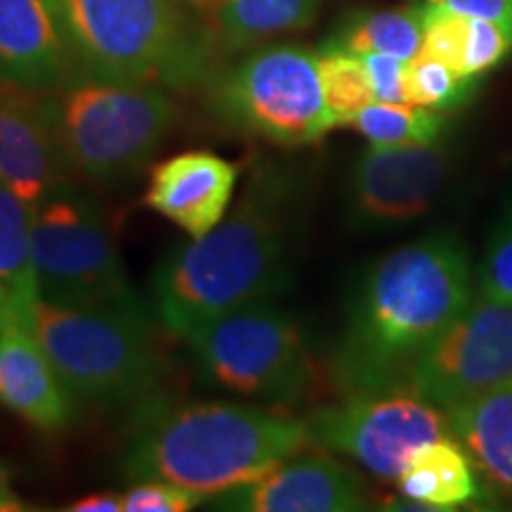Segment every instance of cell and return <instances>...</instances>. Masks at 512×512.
Here are the masks:
<instances>
[{"instance_id":"44dd1931","label":"cell","mask_w":512,"mask_h":512,"mask_svg":"<svg viewBox=\"0 0 512 512\" xmlns=\"http://www.w3.org/2000/svg\"><path fill=\"white\" fill-rule=\"evenodd\" d=\"M209 8L221 46L242 50L311 27L320 0H214Z\"/></svg>"},{"instance_id":"5bb4252c","label":"cell","mask_w":512,"mask_h":512,"mask_svg":"<svg viewBox=\"0 0 512 512\" xmlns=\"http://www.w3.org/2000/svg\"><path fill=\"white\" fill-rule=\"evenodd\" d=\"M69 176L41 91L0 79V181L34 209Z\"/></svg>"},{"instance_id":"8fae6325","label":"cell","mask_w":512,"mask_h":512,"mask_svg":"<svg viewBox=\"0 0 512 512\" xmlns=\"http://www.w3.org/2000/svg\"><path fill=\"white\" fill-rule=\"evenodd\" d=\"M510 380L512 304L479 292L415 358L406 384L448 411Z\"/></svg>"},{"instance_id":"52a82bcc","label":"cell","mask_w":512,"mask_h":512,"mask_svg":"<svg viewBox=\"0 0 512 512\" xmlns=\"http://www.w3.org/2000/svg\"><path fill=\"white\" fill-rule=\"evenodd\" d=\"M22 328L36 337L79 403L114 408L155 399L164 363L152 320L69 309L38 297Z\"/></svg>"},{"instance_id":"d6986e66","label":"cell","mask_w":512,"mask_h":512,"mask_svg":"<svg viewBox=\"0 0 512 512\" xmlns=\"http://www.w3.org/2000/svg\"><path fill=\"white\" fill-rule=\"evenodd\" d=\"M396 484L418 510H453L482 496L477 467L453 437L420 446Z\"/></svg>"},{"instance_id":"4316f807","label":"cell","mask_w":512,"mask_h":512,"mask_svg":"<svg viewBox=\"0 0 512 512\" xmlns=\"http://www.w3.org/2000/svg\"><path fill=\"white\" fill-rule=\"evenodd\" d=\"M512 50V36L503 27L489 19L467 17L465 19V46L460 74L479 76L496 67Z\"/></svg>"},{"instance_id":"83f0119b","label":"cell","mask_w":512,"mask_h":512,"mask_svg":"<svg viewBox=\"0 0 512 512\" xmlns=\"http://www.w3.org/2000/svg\"><path fill=\"white\" fill-rule=\"evenodd\" d=\"M202 503L207 498L162 479L131 482L124 494V512H188Z\"/></svg>"},{"instance_id":"f546056e","label":"cell","mask_w":512,"mask_h":512,"mask_svg":"<svg viewBox=\"0 0 512 512\" xmlns=\"http://www.w3.org/2000/svg\"><path fill=\"white\" fill-rule=\"evenodd\" d=\"M422 5L453 15L489 19L512 36V0H422Z\"/></svg>"},{"instance_id":"5b68a950","label":"cell","mask_w":512,"mask_h":512,"mask_svg":"<svg viewBox=\"0 0 512 512\" xmlns=\"http://www.w3.org/2000/svg\"><path fill=\"white\" fill-rule=\"evenodd\" d=\"M41 100L69 171L100 183L140 174L178 124L164 88L86 72L41 91Z\"/></svg>"},{"instance_id":"4dcf8cb0","label":"cell","mask_w":512,"mask_h":512,"mask_svg":"<svg viewBox=\"0 0 512 512\" xmlns=\"http://www.w3.org/2000/svg\"><path fill=\"white\" fill-rule=\"evenodd\" d=\"M72 512H124V494H91L69 503Z\"/></svg>"},{"instance_id":"6da1fadb","label":"cell","mask_w":512,"mask_h":512,"mask_svg":"<svg viewBox=\"0 0 512 512\" xmlns=\"http://www.w3.org/2000/svg\"><path fill=\"white\" fill-rule=\"evenodd\" d=\"M294 183L254 166L242 195L214 230L174 249L152 278V311L171 335L238 309L271 302L292 275Z\"/></svg>"},{"instance_id":"7c38bea8","label":"cell","mask_w":512,"mask_h":512,"mask_svg":"<svg viewBox=\"0 0 512 512\" xmlns=\"http://www.w3.org/2000/svg\"><path fill=\"white\" fill-rule=\"evenodd\" d=\"M448 178V150L420 145H370L349 183L351 221L358 228L406 226L434 207Z\"/></svg>"},{"instance_id":"4fadbf2b","label":"cell","mask_w":512,"mask_h":512,"mask_svg":"<svg viewBox=\"0 0 512 512\" xmlns=\"http://www.w3.org/2000/svg\"><path fill=\"white\" fill-rule=\"evenodd\" d=\"M214 508L240 512H354L368 510L363 479L325 453H297L266 475L211 498Z\"/></svg>"},{"instance_id":"603a6c76","label":"cell","mask_w":512,"mask_h":512,"mask_svg":"<svg viewBox=\"0 0 512 512\" xmlns=\"http://www.w3.org/2000/svg\"><path fill=\"white\" fill-rule=\"evenodd\" d=\"M347 126L356 128L370 145L434 143L444 131V114L411 102H370Z\"/></svg>"},{"instance_id":"ba28073f","label":"cell","mask_w":512,"mask_h":512,"mask_svg":"<svg viewBox=\"0 0 512 512\" xmlns=\"http://www.w3.org/2000/svg\"><path fill=\"white\" fill-rule=\"evenodd\" d=\"M183 339L202 380L228 394L290 406L316 377L302 325L271 302L221 313Z\"/></svg>"},{"instance_id":"d6a6232c","label":"cell","mask_w":512,"mask_h":512,"mask_svg":"<svg viewBox=\"0 0 512 512\" xmlns=\"http://www.w3.org/2000/svg\"><path fill=\"white\" fill-rule=\"evenodd\" d=\"M190 3H195V5H204V8H209V5L214 3V0H190Z\"/></svg>"},{"instance_id":"d4e9b609","label":"cell","mask_w":512,"mask_h":512,"mask_svg":"<svg viewBox=\"0 0 512 512\" xmlns=\"http://www.w3.org/2000/svg\"><path fill=\"white\" fill-rule=\"evenodd\" d=\"M479 76H463L437 57L418 53L406 62L403 93L406 102L430 107L437 112H453L463 107L475 93Z\"/></svg>"},{"instance_id":"e0dca14e","label":"cell","mask_w":512,"mask_h":512,"mask_svg":"<svg viewBox=\"0 0 512 512\" xmlns=\"http://www.w3.org/2000/svg\"><path fill=\"white\" fill-rule=\"evenodd\" d=\"M79 72L53 0H0V79L48 91Z\"/></svg>"},{"instance_id":"cb8c5ba5","label":"cell","mask_w":512,"mask_h":512,"mask_svg":"<svg viewBox=\"0 0 512 512\" xmlns=\"http://www.w3.org/2000/svg\"><path fill=\"white\" fill-rule=\"evenodd\" d=\"M318 74L325 105L337 126H347L363 107L375 102L366 62L361 55L337 48H320Z\"/></svg>"},{"instance_id":"8992f818","label":"cell","mask_w":512,"mask_h":512,"mask_svg":"<svg viewBox=\"0 0 512 512\" xmlns=\"http://www.w3.org/2000/svg\"><path fill=\"white\" fill-rule=\"evenodd\" d=\"M31 254L38 297L69 309L152 320L128 278L105 214L72 181L31 209Z\"/></svg>"},{"instance_id":"9a60e30c","label":"cell","mask_w":512,"mask_h":512,"mask_svg":"<svg viewBox=\"0 0 512 512\" xmlns=\"http://www.w3.org/2000/svg\"><path fill=\"white\" fill-rule=\"evenodd\" d=\"M238 178V166L214 152H181L152 169L145 204L197 240L228 214Z\"/></svg>"},{"instance_id":"277c9868","label":"cell","mask_w":512,"mask_h":512,"mask_svg":"<svg viewBox=\"0 0 512 512\" xmlns=\"http://www.w3.org/2000/svg\"><path fill=\"white\" fill-rule=\"evenodd\" d=\"M81 72L192 91L216 79L219 38L178 0H53Z\"/></svg>"},{"instance_id":"1f68e13d","label":"cell","mask_w":512,"mask_h":512,"mask_svg":"<svg viewBox=\"0 0 512 512\" xmlns=\"http://www.w3.org/2000/svg\"><path fill=\"white\" fill-rule=\"evenodd\" d=\"M29 510V505L17 496L15 486L10 482L8 470L0 463V512H22Z\"/></svg>"},{"instance_id":"9c48e42d","label":"cell","mask_w":512,"mask_h":512,"mask_svg":"<svg viewBox=\"0 0 512 512\" xmlns=\"http://www.w3.org/2000/svg\"><path fill=\"white\" fill-rule=\"evenodd\" d=\"M211 107L247 136L299 147L337 126L323 98L318 53L304 46H266L211 81Z\"/></svg>"},{"instance_id":"2e32d148","label":"cell","mask_w":512,"mask_h":512,"mask_svg":"<svg viewBox=\"0 0 512 512\" xmlns=\"http://www.w3.org/2000/svg\"><path fill=\"white\" fill-rule=\"evenodd\" d=\"M0 406L46 434L67 430L79 408L36 337L15 320H0Z\"/></svg>"},{"instance_id":"7402d4cb","label":"cell","mask_w":512,"mask_h":512,"mask_svg":"<svg viewBox=\"0 0 512 512\" xmlns=\"http://www.w3.org/2000/svg\"><path fill=\"white\" fill-rule=\"evenodd\" d=\"M422 31H425L422 5L356 12L325 41L323 48L347 50L354 55L384 53L408 62L420 53Z\"/></svg>"},{"instance_id":"30bf717a","label":"cell","mask_w":512,"mask_h":512,"mask_svg":"<svg viewBox=\"0 0 512 512\" xmlns=\"http://www.w3.org/2000/svg\"><path fill=\"white\" fill-rule=\"evenodd\" d=\"M311 444L344 453L396 482L420 446L451 437L446 411L411 387L351 392L306 418Z\"/></svg>"},{"instance_id":"ffe728a7","label":"cell","mask_w":512,"mask_h":512,"mask_svg":"<svg viewBox=\"0 0 512 512\" xmlns=\"http://www.w3.org/2000/svg\"><path fill=\"white\" fill-rule=\"evenodd\" d=\"M36 299L31 209L0 181V320L22 325Z\"/></svg>"},{"instance_id":"484cf974","label":"cell","mask_w":512,"mask_h":512,"mask_svg":"<svg viewBox=\"0 0 512 512\" xmlns=\"http://www.w3.org/2000/svg\"><path fill=\"white\" fill-rule=\"evenodd\" d=\"M477 273L479 292L512 304V209L491 230Z\"/></svg>"},{"instance_id":"f1b7e54d","label":"cell","mask_w":512,"mask_h":512,"mask_svg":"<svg viewBox=\"0 0 512 512\" xmlns=\"http://www.w3.org/2000/svg\"><path fill=\"white\" fill-rule=\"evenodd\" d=\"M361 57L363 62H366L370 83H373L375 100L406 102V93H403V72H406V62L384 53H366Z\"/></svg>"},{"instance_id":"3957f363","label":"cell","mask_w":512,"mask_h":512,"mask_svg":"<svg viewBox=\"0 0 512 512\" xmlns=\"http://www.w3.org/2000/svg\"><path fill=\"white\" fill-rule=\"evenodd\" d=\"M121 470L128 482L162 479L202 498L245 486L309 448L302 418L240 401L143 403Z\"/></svg>"},{"instance_id":"7a4b0ae2","label":"cell","mask_w":512,"mask_h":512,"mask_svg":"<svg viewBox=\"0 0 512 512\" xmlns=\"http://www.w3.org/2000/svg\"><path fill=\"white\" fill-rule=\"evenodd\" d=\"M472 271L453 233L408 242L370 268L335 356L344 392L408 387L413 361L470 304Z\"/></svg>"},{"instance_id":"ac0fdd59","label":"cell","mask_w":512,"mask_h":512,"mask_svg":"<svg viewBox=\"0 0 512 512\" xmlns=\"http://www.w3.org/2000/svg\"><path fill=\"white\" fill-rule=\"evenodd\" d=\"M446 418L484 482L512 498V380L448 408Z\"/></svg>"}]
</instances>
